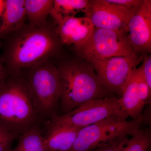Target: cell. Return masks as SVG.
Masks as SVG:
<instances>
[{
  "instance_id": "1",
  "label": "cell",
  "mask_w": 151,
  "mask_h": 151,
  "mask_svg": "<svg viewBox=\"0 0 151 151\" xmlns=\"http://www.w3.org/2000/svg\"><path fill=\"white\" fill-rule=\"evenodd\" d=\"M1 60L7 72L21 73L58 55L62 45L54 25L34 27L26 24L4 41Z\"/></svg>"
},
{
  "instance_id": "2",
  "label": "cell",
  "mask_w": 151,
  "mask_h": 151,
  "mask_svg": "<svg viewBox=\"0 0 151 151\" xmlns=\"http://www.w3.org/2000/svg\"><path fill=\"white\" fill-rule=\"evenodd\" d=\"M41 120L29 86L22 73H12L0 82V127L18 138Z\"/></svg>"
},
{
  "instance_id": "3",
  "label": "cell",
  "mask_w": 151,
  "mask_h": 151,
  "mask_svg": "<svg viewBox=\"0 0 151 151\" xmlns=\"http://www.w3.org/2000/svg\"><path fill=\"white\" fill-rule=\"evenodd\" d=\"M81 59L56 65L62 86L59 106L62 114L89 100L114 97L101 83L92 65Z\"/></svg>"
},
{
  "instance_id": "4",
  "label": "cell",
  "mask_w": 151,
  "mask_h": 151,
  "mask_svg": "<svg viewBox=\"0 0 151 151\" xmlns=\"http://www.w3.org/2000/svg\"><path fill=\"white\" fill-rule=\"evenodd\" d=\"M32 95L34 105L42 119L51 120L57 115L62 92L59 72L52 59L22 70Z\"/></svg>"
},
{
  "instance_id": "5",
  "label": "cell",
  "mask_w": 151,
  "mask_h": 151,
  "mask_svg": "<svg viewBox=\"0 0 151 151\" xmlns=\"http://www.w3.org/2000/svg\"><path fill=\"white\" fill-rule=\"evenodd\" d=\"M144 120L142 115L131 121L108 118L82 128L69 151H89L132 136L140 129Z\"/></svg>"
},
{
  "instance_id": "6",
  "label": "cell",
  "mask_w": 151,
  "mask_h": 151,
  "mask_svg": "<svg viewBox=\"0 0 151 151\" xmlns=\"http://www.w3.org/2000/svg\"><path fill=\"white\" fill-rule=\"evenodd\" d=\"M118 97L93 99L86 101L69 113L55 116L49 126H67L82 128L108 118L127 120L121 110Z\"/></svg>"
},
{
  "instance_id": "7",
  "label": "cell",
  "mask_w": 151,
  "mask_h": 151,
  "mask_svg": "<svg viewBox=\"0 0 151 151\" xmlns=\"http://www.w3.org/2000/svg\"><path fill=\"white\" fill-rule=\"evenodd\" d=\"M127 33L95 27L90 38L81 45L73 47V49L78 56L84 60L135 54Z\"/></svg>"
},
{
  "instance_id": "8",
  "label": "cell",
  "mask_w": 151,
  "mask_h": 151,
  "mask_svg": "<svg viewBox=\"0 0 151 151\" xmlns=\"http://www.w3.org/2000/svg\"><path fill=\"white\" fill-rule=\"evenodd\" d=\"M137 55L103 59L86 60L92 65L104 87L111 93L122 96L132 70L140 62Z\"/></svg>"
},
{
  "instance_id": "9",
  "label": "cell",
  "mask_w": 151,
  "mask_h": 151,
  "mask_svg": "<svg viewBox=\"0 0 151 151\" xmlns=\"http://www.w3.org/2000/svg\"><path fill=\"white\" fill-rule=\"evenodd\" d=\"M135 12L106 0H91L84 13L95 27L127 33L129 22Z\"/></svg>"
},
{
  "instance_id": "10",
  "label": "cell",
  "mask_w": 151,
  "mask_h": 151,
  "mask_svg": "<svg viewBox=\"0 0 151 151\" xmlns=\"http://www.w3.org/2000/svg\"><path fill=\"white\" fill-rule=\"evenodd\" d=\"M128 40L136 54L151 51V1L143 0L129 22Z\"/></svg>"
},
{
  "instance_id": "11",
  "label": "cell",
  "mask_w": 151,
  "mask_h": 151,
  "mask_svg": "<svg viewBox=\"0 0 151 151\" xmlns=\"http://www.w3.org/2000/svg\"><path fill=\"white\" fill-rule=\"evenodd\" d=\"M51 17L62 45L75 47L83 44L91 37L95 28L86 17Z\"/></svg>"
},
{
  "instance_id": "12",
  "label": "cell",
  "mask_w": 151,
  "mask_h": 151,
  "mask_svg": "<svg viewBox=\"0 0 151 151\" xmlns=\"http://www.w3.org/2000/svg\"><path fill=\"white\" fill-rule=\"evenodd\" d=\"M26 21L24 0L4 1L0 10V47L6 39L24 27Z\"/></svg>"
},
{
  "instance_id": "13",
  "label": "cell",
  "mask_w": 151,
  "mask_h": 151,
  "mask_svg": "<svg viewBox=\"0 0 151 151\" xmlns=\"http://www.w3.org/2000/svg\"><path fill=\"white\" fill-rule=\"evenodd\" d=\"M44 137L46 151H69L81 129L67 126H49Z\"/></svg>"
},
{
  "instance_id": "14",
  "label": "cell",
  "mask_w": 151,
  "mask_h": 151,
  "mask_svg": "<svg viewBox=\"0 0 151 151\" xmlns=\"http://www.w3.org/2000/svg\"><path fill=\"white\" fill-rule=\"evenodd\" d=\"M136 68L132 70L122 96L118 99V103L122 112L133 120L137 119L142 115L144 108L141 104L138 91Z\"/></svg>"
},
{
  "instance_id": "15",
  "label": "cell",
  "mask_w": 151,
  "mask_h": 151,
  "mask_svg": "<svg viewBox=\"0 0 151 151\" xmlns=\"http://www.w3.org/2000/svg\"><path fill=\"white\" fill-rule=\"evenodd\" d=\"M53 0H24V10L29 25L43 26L48 22L47 19L53 6Z\"/></svg>"
},
{
  "instance_id": "16",
  "label": "cell",
  "mask_w": 151,
  "mask_h": 151,
  "mask_svg": "<svg viewBox=\"0 0 151 151\" xmlns=\"http://www.w3.org/2000/svg\"><path fill=\"white\" fill-rule=\"evenodd\" d=\"M40 127L36 125L20 136L17 145L12 151H46Z\"/></svg>"
},
{
  "instance_id": "17",
  "label": "cell",
  "mask_w": 151,
  "mask_h": 151,
  "mask_svg": "<svg viewBox=\"0 0 151 151\" xmlns=\"http://www.w3.org/2000/svg\"><path fill=\"white\" fill-rule=\"evenodd\" d=\"M89 0H55L51 17H75L80 12L84 13L89 6Z\"/></svg>"
},
{
  "instance_id": "18",
  "label": "cell",
  "mask_w": 151,
  "mask_h": 151,
  "mask_svg": "<svg viewBox=\"0 0 151 151\" xmlns=\"http://www.w3.org/2000/svg\"><path fill=\"white\" fill-rule=\"evenodd\" d=\"M151 145L150 131L139 129L129 139L122 151H148Z\"/></svg>"
},
{
  "instance_id": "19",
  "label": "cell",
  "mask_w": 151,
  "mask_h": 151,
  "mask_svg": "<svg viewBox=\"0 0 151 151\" xmlns=\"http://www.w3.org/2000/svg\"><path fill=\"white\" fill-rule=\"evenodd\" d=\"M138 91L141 103L143 107L151 101V89L145 80L140 67L136 68Z\"/></svg>"
},
{
  "instance_id": "20",
  "label": "cell",
  "mask_w": 151,
  "mask_h": 151,
  "mask_svg": "<svg viewBox=\"0 0 151 151\" xmlns=\"http://www.w3.org/2000/svg\"><path fill=\"white\" fill-rule=\"evenodd\" d=\"M17 138L13 133L0 127V151H12V145Z\"/></svg>"
},
{
  "instance_id": "21",
  "label": "cell",
  "mask_w": 151,
  "mask_h": 151,
  "mask_svg": "<svg viewBox=\"0 0 151 151\" xmlns=\"http://www.w3.org/2000/svg\"><path fill=\"white\" fill-rule=\"evenodd\" d=\"M128 140V137H125L111 144L89 151H122Z\"/></svg>"
},
{
  "instance_id": "22",
  "label": "cell",
  "mask_w": 151,
  "mask_h": 151,
  "mask_svg": "<svg viewBox=\"0 0 151 151\" xmlns=\"http://www.w3.org/2000/svg\"><path fill=\"white\" fill-rule=\"evenodd\" d=\"M142 64L140 67L145 80L151 89V56L146 54L143 58Z\"/></svg>"
},
{
  "instance_id": "23",
  "label": "cell",
  "mask_w": 151,
  "mask_h": 151,
  "mask_svg": "<svg viewBox=\"0 0 151 151\" xmlns=\"http://www.w3.org/2000/svg\"><path fill=\"white\" fill-rule=\"evenodd\" d=\"M108 2L123 6L129 10L135 12L139 9L143 0H106Z\"/></svg>"
},
{
  "instance_id": "24",
  "label": "cell",
  "mask_w": 151,
  "mask_h": 151,
  "mask_svg": "<svg viewBox=\"0 0 151 151\" xmlns=\"http://www.w3.org/2000/svg\"><path fill=\"white\" fill-rule=\"evenodd\" d=\"M8 72L0 59V82L2 81L7 75Z\"/></svg>"
},
{
  "instance_id": "25",
  "label": "cell",
  "mask_w": 151,
  "mask_h": 151,
  "mask_svg": "<svg viewBox=\"0 0 151 151\" xmlns=\"http://www.w3.org/2000/svg\"><path fill=\"white\" fill-rule=\"evenodd\" d=\"M3 2H4V1H0V10H1Z\"/></svg>"
},
{
  "instance_id": "26",
  "label": "cell",
  "mask_w": 151,
  "mask_h": 151,
  "mask_svg": "<svg viewBox=\"0 0 151 151\" xmlns=\"http://www.w3.org/2000/svg\"><path fill=\"white\" fill-rule=\"evenodd\" d=\"M148 151H151L150 149V150H149Z\"/></svg>"
}]
</instances>
